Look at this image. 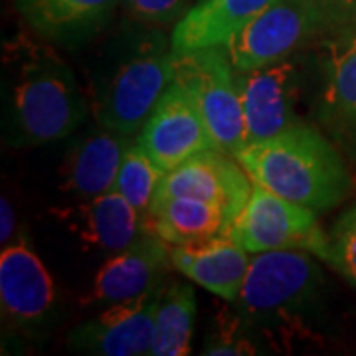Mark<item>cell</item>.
I'll return each instance as SVG.
<instances>
[{
	"mask_svg": "<svg viewBox=\"0 0 356 356\" xmlns=\"http://www.w3.org/2000/svg\"><path fill=\"white\" fill-rule=\"evenodd\" d=\"M236 159L254 182L313 212L343 202L353 184L341 153L313 127L293 125Z\"/></svg>",
	"mask_w": 356,
	"mask_h": 356,
	"instance_id": "cell-1",
	"label": "cell"
},
{
	"mask_svg": "<svg viewBox=\"0 0 356 356\" xmlns=\"http://www.w3.org/2000/svg\"><path fill=\"white\" fill-rule=\"evenodd\" d=\"M88 103L72 70L48 54L28 60L10 97V135L18 145L67 137L83 121Z\"/></svg>",
	"mask_w": 356,
	"mask_h": 356,
	"instance_id": "cell-2",
	"label": "cell"
},
{
	"mask_svg": "<svg viewBox=\"0 0 356 356\" xmlns=\"http://www.w3.org/2000/svg\"><path fill=\"white\" fill-rule=\"evenodd\" d=\"M175 51L161 36L140 42L103 83L97 99L102 127L135 135L145 127L166 88L175 81Z\"/></svg>",
	"mask_w": 356,
	"mask_h": 356,
	"instance_id": "cell-3",
	"label": "cell"
},
{
	"mask_svg": "<svg viewBox=\"0 0 356 356\" xmlns=\"http://www.w3.org/2000/svg\"><path fill=\"white\" fill-rule=\"evenodd\" d=\"M321 0H275L224 46L236 72L283 62L321 32L339 28Z\"/></svg>",
	"mask_w": 356,
	"mask_h": 356,
	"instance_id": "cell-4",
	"label": "cell"
},
{
	"mask_svg": "<svg viewBox=\"0 0 356 356\" xmlns=\"http://www.w3.org/2000/svg\"><path fill=\"white\" fill-rule=\"evenodd\" d=\"M175 79L196 99L218 149L238 156L248 145L236 70L224 46L175 54Z\"/></svg>",
	"mask_w": 356,
	"mask_h": 356,
	"instance_id": "cell-5",
	"label": "cell"
},
{
	"mask_svg": "<svg viewBox=\"0 0 356 356\" xmlns=\"http://www.w3.org/2000/svg\"><path fill=\"white\" fill-rule=\"evenodd\" d=\"M228 238L250 254L273 250H305L323 257L327 234L317 224V212L291 202L254 182L250 200L228 229Z\"/></svg>",
	"mask_w": 356,
	"mask_h": 356,
	"instance_id": "cell-6",
	"label": "cell"
},
{
	"mask_svg": "<svg viewBox=\"0 0 356 356\" xmlns=\"http://www.w3.org/2000/svg\"><path fill=\"white\" fill-rule=\"evenodd\" d=\"M309 254L305 250H273L252 257L236 299L243 317L277 318L307 303L318 281L317 266Z\"/></svg>",
	"mask_w": 356,
	"mask_h": 356,
	"instance_id": "cell-7",
	"label": "cell"
},
{
	"mask_svg": "<svg viewBox=\"0 0 356 356\" xmlns=\"http://www.w3.org/2000/svg\"><path fill=\"white\" fill-rule=\"evenodd\" d=\"M139 145L163 175L194 154L218 149L198 103L177 79L166 88L145 127L140 129Z\"/></svg>",
	"mask_w": 356,
	"mask_h": 356,
	"instance_id": "cell-8",
	"label": "cell"
},
{
	"mask_svg": "<svg viewBox=\"0 0 356 356\" xmlns=\"http://www.w3.org/2000/svg\"><path fill=\"white\" fill-rule=\"evenodd\" d=\"M232 154L222 149H210L184 161L177 168L163 175L153 200L191 196L218 206L229 226L240 216L243 206L250 200L254 180L240 165L232 161Z\"/></svg>",
	"mask_w": 356,
	"mask_h": 356,
	"instance_id": "cell-9",
	"label": "cell"
},
{
	"mask_svg": "<svg viewBox=\"0 0 356 356\" xmlns=\"http://www.w3.org/2000/svg\"><path fill=\"white\" fill-rule=\"evenodd\" d=\"M236 83L242 99L248 145L271 139L295 125L299 77L293 62L283 60L266 67L236 72Z\"/></svg>",
	"mask_w": 356,
	"mask_h": 356,
	"instance_id": "cell-10",
	"label": "cell"
},
{
	"mask_svg": "<svg viewBox=\"0 0 356 356\" xmlns=\"http://www.w3.org/2000/svg\"><path fill=\"white\" fill-rule=\"evenodd\" d=\"M163 285L143 297L109 305L97 318L83 323L70 337V344L89 355L139 356L151 355L154 317Z\"/></svg>",
	"mask_w": 356,
	"mask_h": 356,
	"instance_id": "cell-11",
	"label": "cell"
},
{
	"mask_svg": "<svg viewBox=\"0 0 356 356\" xmlns=\"http://www.w3.org/2000/svg\"><path fill=\"white\" fill-rule=\"evenodd\" d=\"M170 264V243L149 229L131 248L115 254L95 275L89 303L115 305L153 291Z\"/></svg>",
	"mask_w": 356,
	"mask_h": 356,
	"instance_id": "cell-12",
	"label": "cell"
},
{
	"mask_svg": "<svg viewBox=\"0 0 356 356\" xmlns=\"http://www.w3.org/2000/svg\"><path fill=\"white\" fill-rule=\"evenodd\" d=\"M0 299L4 315L22 327L44 321L54 307V281L24 240L0 254Z\"/></svg>",
	"mask_w": 356,
	"mask_h": 356,
	"instance_id": "cell-13",
	"label": "cell"
},
{
	"mask_svg": "<svg viewBox=\"0 0 356 356\" xmlns=\"http://www.w3.org/2000/svg\"><path fill=\"white\" fill-rule=\"evenodd\" d=\"M250 264V252L228 236L170 245V266L226 301L238 299Z\"/></svg>",
	"mask_w": 356,
	"mask_h": 356,
	"instance_id": "cell-14",
	"label": "cell"
},
{
	"mask_svg": "<svg viewBox=\"0 0 356 356\" xmlns=\"http://www.w3.org/2000/svg\"><path fill=\"white\" fill-rule=\"evenodd\" d=\"M332 32L334 36L325 42L321 113L329 129L356 145V20Z\"/></svg>",
	"mask_w": 356,
	"mask_h": 356,
	"instance_id": "cell-15",
	"label": "cell"
},
{
	"mask_svg": "<svg viewBox=\"0 0 356 356\" xmlns=\"http://www.w3.org/2000/svg\"><path fill=\"white\" fill-rule=\"evenodd\" d=\"M275 0H202L188 8L170 34L175 54L226 46Z\"/></svg>",
	"mask_w": 356,
	"mask_h": 356,
	"instance_id": "cell-16",
	"label": "cell"
},
{
	"mask_svg": "<svg viewBox=\"0 0 356 356\" xmlns=\"http://www.w3.org/2000/svg\"><path fill=\"white\" fill-rule=\"evenodd\" d=\"M129 147V135L105 127L79 140L67 154L62 170L64 191L81 198H95L115 191Z\"/></svg>",
	"mask_w": 356,
	"mask_h": 356,
	"instance_id": "cell-17",
	"label": "cell"
},
{
	"mask_svg": "<svg viewBox=\"0 0 356 356\" xmlns=\"http://www.w3.org/2000/svg\"><path fill=\"white\" fill-rule=\"evenodd\" d=\"M74 228L88 245L107 254H119L140 240L149 224L123 194L109 191L77 208Z\"/></svg>",
	"mask_w": 356,
	"mask_h": 356,
	"instance_id": "cell-18",
	"label": "cell"
},
{
	"mask_svg": "<svg viewBox=\"0 0 356 356\" xmlns=\"http://www.w3.org/2000/svg\"><path fill=\"white\" fill-rule=\"evenodd\" d=\"M119 0H16V8L34 32L54 42H77L97 32Z\"/></svg>",
	"mask_w": 356,
	"mask_h": 356,
	"instance_id": "cell-19",
	"label": "cell"
},
{
	"mask_svg": "<svg viewBox=\"0 0 356 356\" xmlns=\"http://www.w3.org/2000/svg\"><path fill=\"white\" fill-rule=\"evenodd\" d=\"M147 224L170 245L228 236V222L224 212L214 204L191 196L153 200Z\"/></svg>",
	"mask_w": 356,
	"mask_h": 356,
	"instance_id": "cell-20",
	"label": "cell"
},
{
	"mask_svg": "<svg viewBox=\"0 0 356 356\" xmlns=\"http://www.w3.org/2000/svg\"><path fill=\"white\" fill-rule=\"evenodd\" d=\"M196 317V299L191 285L172 283L163 287L154 317L153 356H184L191 353Z\"/></svg>",
	"mask_w": 356,
	"mask_h": 356,
	"instance_id": "cell-21",
	"label": "cell"
},
{
	"mask_svg": "<svg viewBox=\"0 0 356 356\" xmlns=\"http://www.w3.org/2000/svg\"><path fill=\"white\" fill-rule=\"evenodd\" d=\"M161 178H163V172L154 165L147 151L137 143V145H131L125 153V159L119 168L115 191L123 194L147 220Z\"/></svg>",
	"mask_w": 356,
	"mask_h": 356,
	"instance_id": "cell-22",
	"label": "cell"
},
{
	"mask_svg": "<svg viewBox=\"0 0 356 356\" xmlns=\"http://www.w3.org/2000/svg\"><path fill=\"white\" fill-rule=\"evenodd\" d=\"M321 259L332 266L356 287V206L344 212L327 234V248Z\"/></svg>",
	"mask_w": 356,
	"mask_h": 356,
	"instance_id": "cell-23",
	"label": "cell"
},
{
	"mask_svg": "<svg viewBox=\"0 0 356 356\" xmlns=\"http://www.w3.org/2000/svg\"><path fill=\"white\" fill-rule=\"evenodd\" d=\"M135 18L153 26L177 24L188 13V0H123Z\"/></svg>",
	"mask_w": 356,
	"mask_h": 356,
	"instance_id": "cell-24",
	"label": "cell"
},
{
	"mask_svg": "<svg viewBox=\"0 0 356 356\" xmlns=\"http://www.w3.org/2000/svg\"><path fill=\"white\" fill-rule=\"evenodd\" d=\"M321 2L331 8V13L337 16L341 26L356 20V0H321Z\"/></svg>",
	"mask_w": 356,
	"mask_h": 356,
	"instance_id": "cell-25",
	"label": "cell"
},
{
	"mask_svg": "<svg viewBox=\"0 0 356 356\" xmlns=\"http://www.w3.org/2000/svg\"><path fill=\"white\" fill-rule=\"evenodd\" d=\"M0 212H2V224H0V240L2 243H6L8 240H13L14 236V210L10 202L6 200V196H2V204H0Z\"/></svg>",
	"mask_w": 356,
	"mask_h": 356,
	"instance_id": "cell-26",
	"label": "cell"
}]
</instances>
